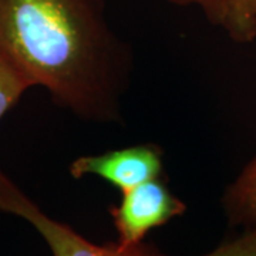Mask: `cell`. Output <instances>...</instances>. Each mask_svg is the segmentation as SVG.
Listing matches in <instances>:
<instances>
[{"label":"cell","mask_w":256,"mask_h":256,"mask_svg":"<svg viewBox=\"0 0 256 256\" xmlns=\"http://www.w3.org/2000/svg\"><path fill=\"white\" fill-rule=\"evenodd\" d=\"M0 54L74 117L122 120L134 54L102 0H0Z\"/></svg>","instance_id":"1"},{"label":"cell","mask_w":256,"mask_h":256,"mask_svg":"<svg viewBox=\"0 0 256 256\" xmlns=\"http://www.w3.org/2000/svg\"><path fill=\"white\" fill-rule=\"evenodd\" d=\"M0 212L24 220L44 239L53 256H142L144 244L124 248L118 242L92 244L67 224L48 216L0 170Z\"/></svg>","instance_id":"2"},{"label":"cell","mask_w":256,"mask_h":256,"mask_svg":"<svg viewBox=\"0 0 256 256\" xmlns=\"http://www.w3.org/2000/svg\"><path fill=\"white\" fill-rule=\"evenodd\" d=\"M117 205H111L112 224L121 246H137L144 242L152 229L186 212V205L171 192L164 178H156L137 185L126 192Z\"/></svg>","instance_id":"3"},{"label":"cell","mask_w":256,"mask_h":256,"mask_svg":"<svg viewBox=\"0 0 256 256\" xmlns=\"http://www.w3.org/2000/svg\"><path fill=\"white\" fill-rule=\"evenodd\" d=\"M68 172L74 180L97 176L126 192L146 181L164 178V151L154 142H144L102 154L82 156L70 164Z\"/></svg>","instance_id":"4"},{"label":"cell","mask_w":256,"mask_h":256,"mask_svg":"<svg viewBox=\"0 0 256 256\" xmlns=\"http://www.w3.org/2000/svg\"><path fill=\"white\" fill-rule=\"evenodd\" d=\"M222 206L232 225L256 228V154L226 188Z\"/></svg>","instance_id":"5"},{"label":"cell","mask_w":256,"mask_h":256,"mask_svg":"<svg viewBox=\"0 0 256 256\" xmlns=\"http://www.w3.org/2000/svg\"><path fill=\"white\" fill-rule=\"evenodd\" d=\"M220 28L236 43L256 42V0H222Z\"/></svg>","instance_id":"6"},{"label":"cell","mask_w":256,"mask_h":256,"mask_svg":"<svg viewBox=\"0 0 256 256\" xmlns=\"http://www.w3.org/2000/svg\"><path fill=\"white\" fill-rule=\"evenodd\" d=\"M30 88H33L32 82L0 54V120Z\"/></svg>","instance_id":"7"},{"label":"cell","mask_w":256,"mask_h":256,"mask_svg":"<svg viewBox=\"0 0 256 256\" xmlns=\"http://www.w3.org/2000/svg\"><path fill=\"white\" fill-rule=\"evenodd\" d=\"M142 256H166L156 248L144 244ZM201 256H256V228H250L246 234L230 242L222 244L216 249Z\"/></svg>","instance_id":"8"},{"label":"cell","mask_w":256,"mask_h":256,"mask_svg":"<svg viewBox=\"0 0 256 256\" xmlns=\"http://www.w3.org/2000/svg\"><path fill=\"white\" fill-rule=\"evenodd\" d=\"M178 8H194L200 10L205 18L214 26H220L224 4L222 0H162Z\"/></svg>","instance_id":"9"}]
</instances>
